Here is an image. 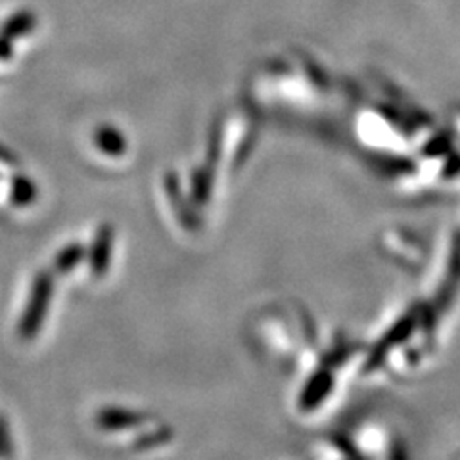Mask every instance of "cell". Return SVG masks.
<instances>
[{"label":"cell","mask_w":460,"mask_h":460,"mask_svg":"<svg viewBox=\"0 0 460 460\" xmlns=\"http://www.w3.org/2000/svg\"><path fill=\"white\" fill-rule=\"evenodd\" d=\"M52 296V280L49 275H39L33 290H31V297H29V304L23 311L22 323H20V334L25 340H31L42 324V319H45L47 309H49V301Z\"/></svg>","instance_id":"cell-1"},{"label":"cell","mask_w":460,"mask_h":460,"mask_svg":"<svg viewBox=\"0 0 460 460\" xmlns=\"http://www.w3.org/2000/svg\"><path fill=\"white\" fill-rule=\"evenodd\" d=\"M35 198V186L23 177H18L12 182V201L18 206H25Z\"/></svg>","instance_id":"cell-2"},{"label":"cell","mask_w":460,"mask_h":460,"mask_svg":"<svg viewBox=\"0 0 460 460\" xmlns=\"http://www.w3.org/2000/svg\"><path fill=\"white\" fill-rule=\"evenodd\" d=\"M83 255L81 248H69L66 252H62L56 259V269L58 270H69L77 263V259Z\"/></svg>","instance_id":"cell-3"},{"label":"cell","mask_w":460,"mask_h":460,"mask_svg":"<svg viewBox=\"0 0 460 460\" xmlns=\"http://www.w3.org/2000/svg\"><path fill=\"white\" fill-rule=\"evenodd\" d=\"M108 234L102 233L98 238V252L94 253V263H96V269L102 270V265L106 263V255L110 252V242H106Z\"/></svg>","instance_id":"cell-4"},{"label":"cell","mask_w":460,"mask_h":460,"mask_svg":"<svg viewBox=\"0 0 460 460\" xmlns=\"http://www.w3.org/2000/svg\"><path fill=\"white\" fill-rule=\"evenodd\" d=\"M0 455H10V439H8V428L3 416H0Z\"/></svg>","instance_id":"cell-5"},{"label":"cell","mask_w":460,"mask_h":460,"mask_svg":"<svg viewBox=\"0 0 460 460\" xmlns=\"http://www.w3.org/2000/svg\"><path fill=\"white\" fill-rule=\"evenodd\" d=\"M0 162H12L10 157H8V155H6L3 150H0Z\"/></svg>","instance_id":"cell-6"}]
</instances>
